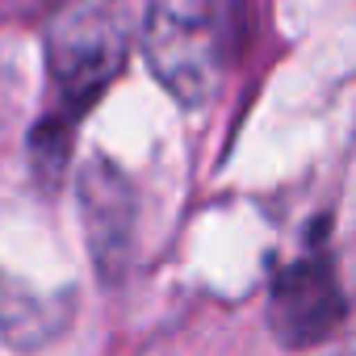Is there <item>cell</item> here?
I'll return each instance as SVG.
<instances>
[{
	"mask_svg": "<svg viewBox=\"0 0 356 356\" xmlns=\"http://www.w3.org/2000/svg\"><path fill=\"white\" fill-rule=\"evenodd\" d=\"M122 63H126V30L109 5L76 0V5H67L51 17L47 67H51L55 92H59V113L38 134V147L51 143V151L42 155V159H51V168H59L67 155L72 122L109 88V80L122 72Z\"/></svg>",
	"mask_w": 356,
	"mask_h": 356,
	"instance_id": "7a4b0ae2",
	"label": "cell"
},
{
	"mask_svg": "<svg viewBox=\"0 0 356 356\" xmlns=\"http://www.w3.org/2000/svg\"><path fill=\"white\" fill-rule=\"evenodd\" d=\"M67 318V306L55 310V302L47 293H34L30 285L5 281L0 277V331H5L9 343L34 348L42 339H51Z\"/></svg>",
	"mask_w": 356,
	"mask_h": 356,
	"instance_id": "277c9868",
	"label": "cell"
},
{
	"mask_svg": "<svg viewBox=\"0 0 356 356\" xmlns=\"http://www.w3.org/2000/svg\"><path fill=\"white\" fill-rule=\"evenodd\" d=\"M352 356H356V348H352Z\"/></svg>",
	"mask_w": 356,
	"mask_h": 356,
	"instance_id": "5b68a950",
	"label": "cell"
},
{
	"mask_svg": "<svg viewBox=\"0 0 356 356\" xmlns=\"http://www.w3.org/2000/svg\"><path fill=\"white\" fill-rule=\"evenodd\" d=\"M248 42V0H151L143 51L159 84L185 105L210 101Z\"/></svg>",
	"mask_w": 356,
	"mask_h": 356,
	"instance_id": "6da1fadb",
	"label": "cell"
},
{
	"mask_svg": "<svg viewBox=\"0 0 356 356\" xmlns=\"http://www.w3.org/2000/svg\"><path fill=\"white\" fill-rule=\"evenodd\" d=\"M343 318H348V302L327 256L310 252L273 277L268 327L285 348H310L327 339Z\"/></svg>",
	"mask_w": 356,
	"mask_h": 356,
	"instance_id": "3957f363",
	"label": "cell"
}]
</instances>
